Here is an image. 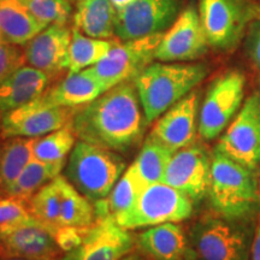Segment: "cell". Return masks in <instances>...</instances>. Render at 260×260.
<instances>
[{"instance_id": "cell-21", "label": "cell", "mask_w": 260, "mask_h": 260, "mask_svg": "<svg viewBox=\"0 0 260 260\" xmlns=\"http://www.w3.org/2000/svg\"><path fill=\"white\" fill-rule=\"evenodd\" d=\"M52 79L44 71L23 65L0 84V113L12 111L42 95Z\"/></svg>"}, {"instance_id": "cell-29", "label": "cell", "mask_w": 260, "mask_h": 260, "mask_svg": "<svg viewBox=\"0 0 260 260\" xmlns=\"http://www.w3.org/2000/svg\"><path fill=\"white\" fill-rule=\"evenodd\" d=\"M175 152L148 135L134 161L146 184L162 182L165 170Z\"/></svg>"}, {"instance_id": "cell-1", "label": "cell", "mask_w": 260, "mask_h": 260, "mask_svg": "<svg viewBox=\"0 0 260 260\" xmlns=\"http://www.w3.org/2000/svg\"><path fill=\"white\" fill-rule=\"evenodd\" d=\"M147 125L134 81L117 84L77 107L71 121L79 140L117 153L139 145Z\"/></svg>"}, {"instance_id": "cell-24", "label": "cell", "mask_w": 260, "mask_h": 260, "mask_svg": "<svg viewBox=\"0 0 260 260\" xmlns=\"http://www.w3.org/2000/svg\"><path fill=\"white\" fill-rule=\"evenodd\" d=\"M45 28L22 0H0V32L6 40L25 46Z\"/></svg>"}, {"instance_id": "cell-11", "label": "cell", "mask_w": 260, "mask_h": 260, "mask_svg": "<svg viewBox=\"0 0 260 260\" xmlns=\"http://www.w3.org/2000/svg\"><path fill=\"white\" fill-rule=\"evenodd\" d=\"M181 0H134L117 11L116 39L136 40L165 32L180 15Z\"/></svg>"}, {"instance_id": "cell-8", "label": "cell", "mask_w": 260, "mask_h": 260, "mask_svg": "<svg viewBox=\"0 0 260 260\" xmlns=\"http://www.w3.org/2000/svg\"><path fill=\"white\" fill-rule=\"evenodd\" d=\"M246 77L228 70L209 86L199 111V135L205 141L217 139L235 118L245 96Z\"/></svg>"}, {"instance_id": "cell-28", "label": "cell", "mask_w": 260, "mask_h": 260, "mask_svg": "<svg viewBox=\"0 0 260 260\" xmlns=\"http://www.w3.org/2000/svg\"><path fill=\"white\" fill-rule=\"evenodd\" d=\"M65 164V161L45 162L32 158L5 194L28 200L39 189L59 176Z\"/></svg>"}, {"instance_id": "cell-33", "label": "cell", "mask_w": 260, "mask_h": 260, "mask_svg": "<svg viewBox=\"0 0 260 260\" xmlns=\"http://www.w3.org/2000/svg\"><path fill=\"white\" fill-rule=\"evenodd\" d=\"M27 200L4 194L0 197V233L35 220Z\"/></svg>"}, {"instance_id": "cell-10", "label": "cell", "mask_w": 260, "mask_h": 260, "mask_svg": "<svg viewBox=\"0 0 260 260\" xmlns=\"http://www.w3.org/2000/svg\"><path fill=\"white\" fill-rule=\"evenodd\" d=\"M243 167H260V93H252L220 136L216 148Z\"/></svg>"}, {"instance_id": "cell-30", "label": "cell", "mask_w": 260, "mask_h": 260, "mask_svg": "<svg viewBox=\"0 0 260 260\" xmlns=\"http://www.w3.org/2000/svg\"><path fill=\"white\" fill-rule=\"evenodd\" d=\"M60 175L27 200L32 216L53 230L60 228Z\"/></svg>"}, {"instance_id": "cell-22", "label": "cell", "mask_w": 260, "mask_h": 260, "mask_svg": "<svg viewBox=\"0 0 260 260\" xmlns=\"http://www.w3.org/2000/svg\"><path fill=\"white\" fill-rule=\"evenodd\" d=\"M147 186L133 162L117 181L109 197L95 203L96 219L112 218L116 222L133 209L140 194Z\"/></svg>"}, {"instance_id": "cell-12", "label": "cell", "mask_w": 260, "mask_h": 260, "mask_svg": "<svg viewBox=\"0 0 260 260\" xmlns=\"http://www.w3.org/2000/svg\"><path fill=\"white\" fill-rule=\"evenodd\" d=\"M209 47L199 11L194 5H189L162 34L154 58L165 63H188L206 54Z\"/></svg>"}, {"instance_id": "cell-18", "label": "cell", "mask_w": 260, "mask_h": 260, "mask_svg": "<svg viewBox=\"0 0 260 260\" xmlns=\"http://www.w3.org/2000/svg\"><path fill=\"white\" fill-rule=\"evenodd\" d=\"M73 29L63 24H51L35 35L25 46V63L44 71L52 81L68 70V58Z\"/></svg>"}, {"instance_id": "cell-39", "label": "cell", "mask_w": 260, "mask_h": 260, "mask_svg": "<svg viewBox=\"0 0 260 260\" xmlns=\"http://www.w3.org/2000/svg\"><path fill=\"white\" fill-rule=\"evenodd\" d=\"M0 260H35V259H27V258H14V256H9V258H4V256H0Z\"/></svg>"}, {"instance_id": "cell-16", "label": "cell", "mask_w": 260, "mask_h": 260, "mask_svg": "<svg viewBox=\"0 0 260 260\" xmlns=\"http://www.w3.org/2000/svg\"><path fill=\"white\" fill-rule=\"evenodd\" d=\"M199 92L182 98L155 121L149 136L177 152L193 145L199 132Z\"/></svg>"}, {"instance_id": "cell-5", "label": "cell", "mask_w": 260, "mask_h": 260, "mask_svg": "<svg viewBox=\"0 0 260 260\" xmlns=\"http://www.w3.org/2000/svg\"><path fill=\"white\" fill-rule=\"evenodd\" d=\"M199 16L210 47L236 48L249 25L260 18L256 0H199Z\"/></svg>"}, {"instance_id": "cell-25", "label": "cell", "mask_w": 260, "mask_h": 260, "mask_svg": "<svg viewBox=\"0 0 260 260\" xmlns=\"http://www.w3.org/2000/svg\"><path fill=\"white\" fill-rule=\"evenodd\" d=\"M119 40L89 38L73 27L68 58V74L80 73L99 63Z\"/></svg>"}, {"instance_id": "cell-6", "label": "cell", "mask_w": 260, "mask_h": 260, "mask_svg": "<svg viewBox=\"0 0 260 260\" xmlns=\"http://www.w3.org/2000/svg\"><path fill=\"white\" fill-rule=\"evenodd\" d=\"M194 201L164 182L148 184L133 209L116 223L123 229L136 230L164 223H180L193 213Z\"/></svg>"}, {"instance_id": "cell-7", "label": "cell", "mask_w": 260, "mask_h": 260, "mask_svg": "<svg viewBox=\"0 0 260 260\" xmlns=\"http://www.w3.org/2000/svg\"><path fill=\"white\" fill-rule=\"evenodd\" d=\"M239 220L205 217L193 226L190 243L195 260H249L252 237Z\"/></svg>"}, {"instance_id": "cell-3", "label": "cell", "mask_w": 260, "mask_h": 260, "mask_svg": "<svg viewBox=\"0 0 260 260\" xmlns=\"http://www.w3.org/2000/svg\"><path fill=\"white\" fill-rule=\"evenodd\" d=\"M209 199L223 218L243 220L260 207V189L254 170L243 167L214 149L211 165Z\"/></svg>"}, {"instance_id": "cell-37", "label": "cell", "mask_w": 260, "mask_h": 260, "mask_svg": "<svg viewBox=\"0 0 260 260\" xmlns=\"http://www.w3.org/2000/svg\"><path fill=\"white\" fill-rule=\"evenodd\" d=\"M121 260H152L149 256H147L145 254V253H142L140 251L139 248H135L133 249V251H130L129 253H126V254L123 256Z\"/></svg>"}, {"instance_id": "cell-34", "label": "cell", "mask_w": 260, "mask_h": 260, "mask_svg": "<svg viewBox=\"0 0 260 260\" xmlns=\"http://www.w3.org/2000/svg\"><path fill=\"white\" fill-rule=\"evenodd\" d=\"M25 65L23 46L12 44L0 32V84Z\"/></svg>"}, {"instance_id": "cell-26", "label": "cell", "mask_w": 260, "mask_h": 260, "mask_svg": "<svg viewBox=\"0 0 260 260\" xmlns=\"http://www.w3.org/2000/svg\"><path fill=\"white\" fill-rule=\"evenodd\" d=\"M60 181V226L88 228L96 220L95 205L80 193L65 176Z\"/></svg>"}, {"instance_id": "cell-31", "label": "cell", "mask_w": 260, "mask_h": 260, "mask_svg": "<svg viewBox=\"0 0 260 260\" xmlns=\"http://www.w3.org/2000/svg\"><path fill=\"white\" fill-rule=\"evenodd\" d=\"M76 139L71 124L39 136L34 139L32 144V157L45 162L65 161L76 145Z\"/></svg>"}, {"instance_id": "cell-35", "label": "cell", "mask_w": 260, "mask_h": 260, "mask_svg": "<svg viewBox=\"0 0 260 260\" xmlns=\"http://www.w3.org/2000/svg\"><path fill=\"white\" fill-rule=\"evenodd\" d=\"M246 50L252 63L260 69V18L253 22L246 32Z\"/></svg>"}, {"instance_id": "cell-23", "label": "cell", "mask_w": 260, "mask_h": 260, "mask_svg": "<svg viewBox=\"0 0 260 260\" xmlns=\"http://www.w3.org/2000/svg\"><path fill=\"white\" fill-rule=\"evenodd\" d=\"M116 15L110 0H77L74 27L89 38L116 39Z\"/></svg>"}, {"instance_id": "cell-36", "label": "cell", "mask_w": 260, "mask_h": 260, "mask_svg": "<svg viewBox=\"0 0 260 260\" xmlns=\"http://www.w3.org/2000/svg\"><path fill=\"white\" fill-rule=\"evenodd\" d=\"M249 260H260V220L256 225L254 236L252 240L251 247V259Z\"/></svg>"}, {"instance_id": "cell-15", "label": "cell", "mask_w": 260, "mask_h": 260, "mask_svg": "<svg viewBox=\"0 0 260 260\" xmlns=\"http://www.w3.org/2000/svg\"><path fill=\"white\" fill-rule=\"evenodd\" d=\"M136 247L135 236L112 218H98L82 241L59 260H121Z\"/></svg>"}, {"instance_id": "cell-19", "label": "cell", "mask_w": 260, "mask_h": 260, "mask_svg": "<svg viewBox=\"0 0 260 260\" xmlns=\"http://www.w3.org/2000/svg\"><path fill=\"white\" fill-rule=\"evenodd\" d=\"M136 248L152 260H195L189 237L176 223L149 226L135 236Z\"/></svg>"}, {"instance_id": "cell-2", "label": "cell", "mask_w": 260, "mask_h": 260, "mask_svg": "<svg viewBox=\"0 0 260 260\" xmlns=\"http://www.w3.org/2000/svg\"><path fill=\"white\" fill-rule=\"evenodd\" d=\"M204 63L155 61L144 69L134 84L148 124L188 95L209 74Z\"/></svg>"}, {"instance_id": "cell-41", "label": "cell", "mask_w": 260, "mask_h": 260, "mask_svg": "<svg viewBox=\"0 0 260 260\" xmlns=\"http://www.w3.org/2000/svg\"><path fill=\"white\" fill-rule=\"evenodd\" d=\"M2 113H0V130H2Z\"/></svg>"}, {"instance_id": "cell-20", "label": "cell", "mask_w": 260, "mask_h": 260, "mask_svg": "<svg viewBox=\"0 0 260 260\" xmlns=\"http://www.w3.org/2000/svg\"><path fill=\"white\" fill-rule=\"evenodd\" d=\"M106 92L93 70L88 68L80 73L68 74L63 80L48 87L38 98L47 106L80 107L86 105Z\"/></svg>"}, {"instance_id": "cell-17", "label": "cell", "mask_w": 260, "mask_h": 260, "mask_svg": "<svg viewBox=\"0 0 260 260\" xmlns=\"http://www.w3.org/2000/svg\"><path fill=\"white\" fill-rule=\"evenodd\" d=\"M64 252L54 232L35 219L0 233V256L35 260H59Z\"/></svg>"}, {"instance_id": "cell-9", "label": "cell", "mask_w": 260, "mask_h": 260, "mask_svg": "<svg viewBox=\"0 0 260 260\" xmlns=\"http://www.w3.org/2000/svg\"><path fill=\"white\" fill-rule=\"evenodd\" d=\"M162 34L136 40L117 42L99 63L90 68L105 90L125 81H134L155 59L154 54Z\"/></svg>"}, {"instance_id": "cell-38", "label": "cell", "mask_w": 260, "mask_h": 260, "mask_svg": "<svg viewBox=\"0 0 260 260\" xmlns=\"http://www.w3.org/2000/svg\"><path fill=\"white\" fill-rule=\"evenodd\" d=\"M113 8L116 9V11H119V10L124 9L125 6H128L130 3H133L134 0H110Z\"/></svg>"}, {"instance_id": "cell-32", "label": "cell", "mask_w": 260, "mask_h": 260, "mask_svg": "<svg viewBox=\"0 0 260 260\" xmlns=\"http://www.w3.org/2000/svg\"><path fill=\"white\" fill-rule=\"evenodd\" d=\"M30 14L45 24L67 25L73 16V0H22Z\"/></svg>"}, {"instance_id": "cell-13", "label": "cell", "mask_w": 260, "mask_h": 260, "mask_svg": "<svg viewBox=\"0 0 260 260\" xmlns=\"http://www.w3.org/2000/svg\"><path fill=\"white\" fill-rule=\"evenodd\" d=\"M77 107L47 106L32 100L2 116L0 140L39 138L71 124Z\"/></svg>"}, {"instance_id": "cell-27", "label": "cell", "mask_w": 260, "mask_h": 260, "mask_svg": "<svg viewBox=\"0 0 260 260\" xmlns=\"http://www.w3.org/2000/svg\"><path fill=\"white\" fill-rule=\"evenodd\" d=\"M35 138H8L0 142V182L6 191L32 158Z\"/></svg>"}, {"instance_id": "cell-14", "label": "cell", "mask_w": 260, "mask_h": 260, "mask_svg": "<svg viewBox=\"0 0 260 260\" xmlns=\"http://www.w3.org/2000/svg\"><path fill=\"white\" fill-rule=\"evenodd\" d=\"M212 155L203 145L194 144L175 152L165 170L162 182L176 188L193 201L209 193Z\"/></svg>"}, {"instance_id": "cell-40", "label": "cell", "mask_w": 260, "mask_h": 260, "mask_svg": "<svg viewBox=\"0 0 260 260\" xmlns=\"http://www.w3.org/2000/svg\"><path fill=\"white\" fill-rule=\"evenodd\" d=\"M4 194H5L4 188H3V186H2V182H0V197H2V195H4Z\"/></svg>"}, {"instance_id": "cell-4", "label": "cell", "mask_w": 260, "mask_h": 260, "mask_svg": "<svg viewBox=\"0 0 260 260\" xmlns=\"http://www.w3.org/2000/svg\"><path fill=\"white\" fill-rule=\"evenodd\" d=\"M64 169L65 178L81 194L96 203L109 197L125 171V160L115 151L79 140Z\"/></svg>"}]
</instances>
